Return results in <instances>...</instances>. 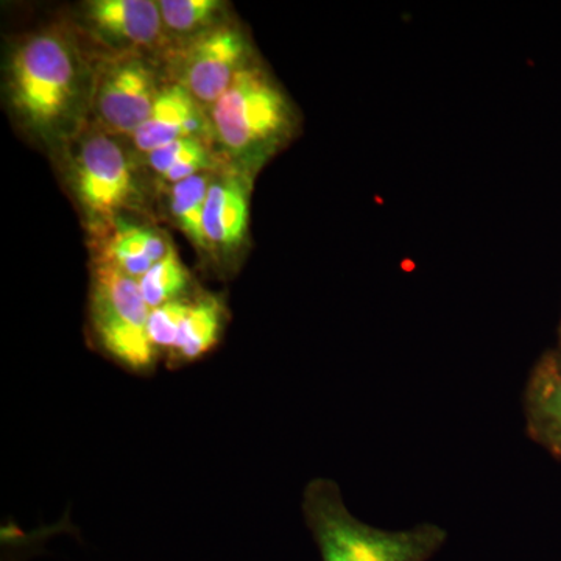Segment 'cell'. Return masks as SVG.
Masks as SVG:
<instances>
[{"mask_svg": "<svg viewBox=\"0 0 561 561\" xmlns=\"http://www.w3.org/2000/svg\"><path fill=\"white\" fill-rule=\"evenodd\" d=\"M214 173L216 171L198 173L192 179L172 184L171 194H169V209L176 227L202 251H206L203 220H205L206 201H208Z\"/></svg>", "mask_w": 561, "mask_h": 561, "instance_id": "9a60e30c", "label": "cell"}, {"mask_svg": "<svg viewBox=\"0 0 561 561\" xmlns=\"http://www.w3.org/2000/svg\"><path fill=\"white\" fill-rule=\"evenodd\" d=\"M161 88L154 69L136 55L103 65L94 77L91 102L102 130L135 135L149 119Z\"/></svg>", "mask_w": 561, "mask_h": 561, "instance_id": "8992f818", "label": "cell"}, {"mask_svg": "<svg viewBox=\"0 0 561 561\" xmlns=\"http://www.w3.org/2000/svg\"><path fill=\"white\" fill-rule=\"evenodd\" d=\"M191 302L176 300L151 309L149 321H147V334L154 350H173L181 323L190 311Z\"/></svg>", "mask_w": 561, "mask_h": 561, "instance_id": "ac0fdd59", "label": "cell"}, {"mask_svg": "<svg viewBox=\"0 0 561 561\" xmlns=\"http://www.w3.org/2000/svg\"><path fill=\"white\" fill-rule=\"evenodd\" d=\"M84 11L92 31L119 47L146 49L164 36L160 3L151 0H92Z\"/></svg>", "mask_w": 561, "mask_h": 561, "instance_id": "30bf717a", "label": "cell"}, {"mask_svg": "<svg viewBox=\"0 0 561 561\" xmlns=\"http://www.w3.org/2000/svg\"><path fill=\"white\" fill-rule=\"evenodd\" d=\"M250 65V44L243 33L220 24L191 39L180 58L176 84L210 108Z\"/></svg>", "mask_w": 561, "mask_h": 561, "instance_id": "52a82bcc", "label": "cell"}, {"mask_svg": "<svg viewBox=\"0 0 561 561\" xmlns=\"http://www.w3.org/2000/svg\"><path fill=\"white\" fill-rule=\"evenodd\" d=\"M225 319L219 298L203 295L192 301L171 353L173 364H187L208 354L219 343Z\"/></svg>", "mask_w": 561, "mask_h": 561, "instance_id": "4fadbf2b", "label": "cell"}, {"mask_svg": "<svg viewBox=\"0 0 561 561\" xmlns=\"http://www.w3.org/2000/svg\"><path fill=\"white\" fill-rule=\"evenodd\" d=\"M151 171L165 183L176 184L198 173L217 171V161L208 142L181 139L144 154Z\"/></svg>", "mask_w": 561, "mask_h": 561, "instance_id": "5bb4252c", "label": "cell"}, {"mask_svg": "<svg viewBox=\"0 0 561 561\" xmlns=\"http://www.w3.org/2000/svg\"><path fill=\"white\" fill-rule=\"evenodd\" d=\"M306 524L323 561H430L448 531L423 523L408 530H386L351 515L334 481L309 482L302 502Z\"/></svg>", "mask_w": 561, "mask_h": 561, "instance_id": "7a4b0ae2", "label": "cell"}, {"mask_svg": "<svg viewBox=\"0 0 561 561\" xmlns=\"http://www.w3.org/2000/svg\"><path fill=\"white\" fill-rule=\"evenodd\" d=\"M250 173L232 168L214 173L206 201V253L232 260L249 234Z\"/></svg>", "mask_w": 561, "mask_h": 561, "instance_id": "ba28073f", "label": "cell"}, {"mask_svg": "<svg viewBox=\"0 0 561 561\" xmlns=\"http://www.w3.org/2000/svg\"><path fill=\"white\" fill-rule=\"evenodd\" d=\"M158 3L164 31L191 39L220 25L219 16L225 9L219 0H161Z\"/></svg>", "mask_w": 561, "mask_h": 561, "instance_id": "2e32d148", "label": "cell"}, {"mask_svg": "<svg viewBox=\"0 0 561 561\" xmlns=\"http://www.w3.org/2000/svg\"><path fill=\"white\" fill-rule=\"evenodd\" d=\"M151 309L139 280L99 260L92 271L91 321L94 335L111 357L133 371L153 367L157 350L147 334Z\"/></svg>", "mask_w": 561, "mask_h": 561, "instance_id": "5b68a950", "label": "cell"}, {"mask_svg": "<svg viewBox=\"0 0 561 561\" xmlns=\"http://www.w3.org/2000/svg\"><path fill=\"white\" fill-rule=\"evenodd\" d=\"M68 180L84 220L94 232L119 221L122 210L139 206L138 176L116 136L91 130L72 140Z\"/></svg>", "mask_w": 561, "mask_h": 561, "instance_id": "277c9868", "label": "cell"}, {"mask_svg": "<svg viewBox=\"0 0 561 561\" xmlns=\"http://www.w3.org/2000/svg\"><path fill=\"white\" fill-rule=\"evenodd\" d=\"M530 438L561 459V353H549L535 365L524 394Z\"/></svg>", "mask_w": 561, "mask_h": 561, "instance_id": "8fae6325", "label": "cell"}, {"mask_svg": "<svg viewBox=\"0 0 561 561\" xmlns=\"http://www.w3.org/2000/svg\"><path fill=\"white\" fill-rule=\"evenodd\" d=\"M113 238L106 243L102 260L116 265L131 278L140 279L157 262L164 260L172 245L160 234L146 227L122 225L117 221Z\"/></svg>", "mask_w": 561, "mask_h": 561, "instance_id": "7c38bea8", "label": "cell"}, {"mask_svg": "<svg viewBox=\"0 0 561 561\" xmlns=\"http://www.w3.org/2000/svg\"><path fill=\"white\" fill-rule=\"evenodd\" d=\"M209 117L221 150L250 175L287 144L297 124L287 95L254 62L210 106Z\"/></svg>", "mask_w": 561, "mask_h": 561, "instance_id": "3957f363", "label": "cell"}, {"mask_svg": "<svg viewBox=\"0 0 561 561\" xmlns=\"http://www.w3.org/2000/svg\"><path fill=\"white\" fill-rule=\"evenodd\" d=\"M191 275L183 262L180 261L175 250L150 268L139 279L140 291L150 309L160 308L168 302L183 300L184 294L190 289Z\"/></svg>", "mask_w": 561, "mask_h": 561, "instance_id": "e0dca14e", "label": "cell"}, {"mask_svg": "<svg viewBox=\"0 0 561 561\" xmlns=\"http://www.w3.org/2000/svg\"><path fill=\"white\" fill-rule=\"evenodd\" d=\"M136 149L142 154L181 139L214 138L213 124L205 106L180 84L162 87L149 119L131 136Z\"/></svg>", "mask_w": 561, "mask_h": 561, "instance_id": "9c48e42d", "label": "cell"}, {"mask_svg": "<svg viewBox=\"0 0 561 561\" xmlns=\"http://www.w3.org/2000/svg\"><path fill=\"white\" fill-rule=\"evenodd\" d=\"M94 77L69 32L50 27L25 36L7 66L11 113L47 146L72 142L91 106Z\"/></svg>", "mask_w": 561, "mask_h": 561, "instance_id": "6da1fadb", "label": "cell"}]
</instances>
